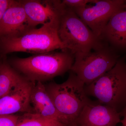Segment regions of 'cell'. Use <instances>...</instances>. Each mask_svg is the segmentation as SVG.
<instances>
[{"label": "cell", "instance_id": "cell-18", "mask_svg": "<svg viewBox=\"0 0 126 126\" xmlns=\"http://www.w3.org/2000/svg\"><path fill=\"white\" fill-rule=\"evenodd\" d=\"M14 0H0V22Z\"/></svg>", "mask_w": 126, "mask_h": 126}, {"label": "cell", "instance_id": "cell-11", "mask_svg": "<svg viewBox=\"0 0 126 126\" xmlns=\"http://www.w3.org/2000/svg\"><path fill=\"white\" fill-rule=\"evenodd\" d=\"M32 29L19 0H15L0 22V38L19 36Z\"/></svg>", "mask_w": 126, "mask_h": 126}, {"label": "cell", "instance_id": "cell-6", "mask_svg": "<svg viewBox=\"0 0 126 126\" xmlns=\"http://www.w3.org/2000/svg\"><path fill=\"white\" fill-rule=\"evenodd\" d=\"M119 56L106 43L99 49L75 60L70 71L76 74L85 85H88L112 68Z\"/></svg>", "mask_w": 126, "mask_h": 126}, {"label": "cell", "instance_id": "cell-13", "mask_svg": "<svg viewBox=\"0 0 126 126\" xmlns=\"http://www.w3.org/2000/svg\"><path fill=\"white\" fill-rule=\"evenodd\" d=\"M101 39L112 48L126 50V10L117 12L104 27Z\"/></svg>", "mask_w": 126, "mask_h": 126}, {"label": "cell", "instance_id": "cell-19", "mask_svg": "<svg viewBox=\"0 0 126 126\" xmlns=\"http://www.w3.org/2000/svg\"><path fill=\"white\" fill-rule=\"evenodd\" d=\"M45 126H68L58 120L48 119Z\"/></svg>", "mask_w": 126, "mask_h": 126}, {"label": "cell", "instance_id": "cell-22", "mask_svg": "<svg viewBox=\"0 0 126 126\" xmlns=\"http://www.w3.org/2000/svg\"><path fill=\"white\" fill-rule=\"evenodd\" d=\"M78 126V125H77L76 124H73V125H72V126Z\"/></svg>", "mask_w": 126, "mask_h": 126}, {"label": "cell", "instance_id": "cell-23", "mask_svg": "<svg viewBox=\"0 0 126 126\" xmlns=\"http://www.w3.org/2000/svg\"><path fill=\"white\" fill-rule=\"evenodd\" d=\"M125 10H126V7H125Z\"/></svg>", "mask_w": 126, "mask_h": 126}, {"label": "cell", "instance_id": "cell-1", "mask_svg": "<svg viewBox=\"0 0 126 126\" xmlns=\"http://www.w3.org/2000/svg\"><path fill=\"white\" fill-rule=\"evenodd\" d=\"M74 60L73 55L65 49L26 58L15 57L10 60V65L27 80L43 82L70 71Z\"/></svg>", "mask_w": 126, "mask_h": 126}, {"label": "cell", "instance_id": "cell-9", "mask_svg": "<svg viewBox=\"0 0 126 126\" xmlns=\"http://www.w3.org/2000/svg\"><path fill=\"white\" fill-rule=\"evenodd\" d=\"M34 82L21 76L10 92L0 98V115H14L19 112H33L30 96Z\"/></svg>", "mask_w": 126, "mask_h": 126}, {"label": "cell", "instance_id": "cell-12", "mask_svg": "<svg viewBox=\"0 0 126 126\" xmlns=\"http://www.w3.org/2000/svg\"><path fill=\"white\" fill-rule=\"evenodd\" d=\"M30 102L33 112L46 119H54L66 124L67 123L59 112L47 93L45 85L35 82L32 89Z\"/></svg>", "mask_w": 126, "mask_h": 126}, {"label": "cell", "instance_id": "cell-8", "mask_svg": "<svg viewBox=\"0 0 126 126\" xmlns=\"http://www.w3.org/2000/svg\"><path fill=\"white\" fill-rule=\"evenodd\" d=\"M31 29L50 21L60 20L64 5L62 0H19Z\"/></svg>", "mask_w": 126, "mask_h": 126}, {"label": "cell", "instance_id": "cell-21", "mask_svg": "<svg viewBox=\"0 0 126 126\" xmlns=\"http://www.w3.org/2000/svg\"><path fill=\"white\" fill-rule=\"evenodd\" d=\"M126 114V106L123 110L120 113V115L121 117H123L124 115Z\"/></svg>", "mask_w": 126, "mask_h": 126}, {"label": "cell", "instance_id": "cell-2", "mask_svg": "<svg viewBox=\"0 0 126 126\" xmlns=\"http://www.w3.org/2000/svg\"><path fill=\"white\" fill-rule=\"evenodd\" d=\"M59 21H50L19 36L0 38V53L2 55L16 52L36 54L66 49L58 34Z\"/></svg>", "mask_w": 126, "mask_h": 126}, {"label": "cell", "instance_id": "cell-10", "mask_svg": "<svg viewBox=\"0 0 126 126\" xmlns=\"http://www.w3.org/2000/svg\"><path fill=\"white\" fill-rule=\"evenodd\" d=\"M119 113L109 106L92 101L84 108L75 123L78 126H117Z\"/></svg>", "mask_w": 126, "mask_h": 126}, {"label": "cell", "instance_id": "cell-3", "mask_svg": "<svg viewBox=\"0 0 126 126\" xmlns=\"http://www.w3.org/2000/svg\"><path fill=\"white\" fill-rule=\"evenodd\" d=\"M58 34L75 60L103 47L106 43L96 36L72 8L65 6L60 19Z\"/></svg>", "mask_w": 126, "mask_h": 126}, {"label": "cell", "instance_id": "cell-17", "mask_svg": "<svg viewBox=\"0 0 126 126\" xmlns=\"http://www.w3.org/2000/svg\"><path fill=\"white\" fill-rule=\"evenodd\" d=\"M19 117L14 114L0 115V126H16Z\"/></svg>", "mask_w": 126, "mask_h": 126}, {"label": "cell", "instance_id": "cell-14", "mask_svg": "<svg viewBox=\"0 0 126 126\" xmlns=\"http://www.w3.org/2000/svg\"><path fill=\"white\" fill-rule=\"evenodd\" d=\"M21 78L10 64L0 63V98L8 94Z\"/></svg>", "mask_w": 126, "mask_h": 126}, {"label": "cell", "instance_id": "cell-15", "mask_svg": "<svg viewBox=\"0 0 126 126\" xmlns=\"http://www.w3.org/2000/svg\"><path fill=\"white\" fill-rule=\"evenodd\" d=\"M47 120L34 113H25L19 116L16 126H45Z\"/></svg>", "mask_w": 126, "mask_h": 126}, {"label": "cell", "instance_id": "cell-4", "mask_svg": "<svg viewBox=\"0 0 126 126\" xmlns=\"http://www.w3.org/2000/svg\"><path fill=\"white\" fill-rule=\"evenodd\" d=\"M70 72L67 79L63 83L51 82L45 85L56 109L69 126L76 124L82 110L92 101L85 93L84 83Z\"/></svg>", "mask_w": 126, "mask_h": 126}, {"label": "cell", "instance_id": "cell-16", "mask_svg": "<svg viewBox=\"0 0 126 126\" xmlns=\"http://www.w3.org/2000/svg\"><path fill=\"white\" fill-rule=\"evenodd\" d=\"M97 0H63L62 2L65 6L72 9L85 7L88 4H94Z\"/></svg>", "mask_w": 126, "mask_h": 126}, {"label": "cell", "instance_id": "cell-24", "mask_svg": "<svg viewBox=\"0 0 126 126\" xmlns=\"http://www.w3.org/2000/svg\"><path fill=\"white\" fill-rule=\"evenodd\" d=\"M125 67H126V65H125Z\"/></svg>", "mask_w": 126, "mask_h": 126}, {"label": "cell", "instance_id": "cell-7", "mask_svg": "<svg viewBox=\"0 0 126 126\" xmlns=\"http://www.w3.org/2000/svg\"><path fill=\"white\" fill-rule=\"evenodd\" d=\"M92 4L72 9L96 36L101 39L104 29L112 16L125 9L126 0H97Z\"/></svg>", "mask_w": 126, "mask_h": 126}, {"label": "cell", "instance_id": "cell-20", "mask_svg": "<svg viewBox=\"0 0 126 126\" xmlns=\"http://www.w3.org/2000/svg\"><path fill=\"white\" fill-rule=\"evenodd\" d=\"M123 119L121 120V123L123 126H126V114L123 116Z\"/></svg>", "mask_w": 126, "mask_h": 126}, {"label": "cell", "instance_id": "cell-5", "mask_svg": "<svg viewBox=\"0 0 126 126\" xmlns=\"http://www.w3.org/2000/svg\"><path fill=\"white\" fill-rule=\"evenodd\" d=\"M125 58H119L111 70L84 86L87 96L109 106L120 114L126 106V70Z\"/></svg>", "mask_w": 126, "mask_h": 126}]
</instances>
